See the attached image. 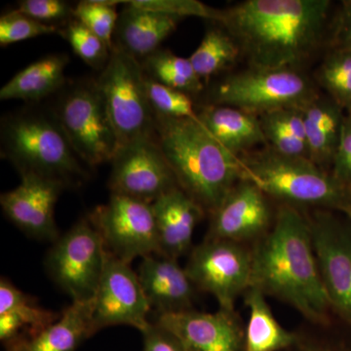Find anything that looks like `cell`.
Segmentation results:
<instances>
[{"label": "cell", "mask_w": 351, "mask_h": 351, "mask_svg": "<svg viewBox=\"0 0 351 351\" xmlns=\"http://www.w3.org/2000/svg\"><path fill=\"white\" fill-rule=\"evenodd\" d=\"M329 0H246L223 10L219 24L251 68L297 69L317 49Z\"/></svg>", "instance_id": "obj_1"}, {"label": "cell", "mask_w": 351, "mask_h": 351, "mask_svg": "<svg viewBox=\"0 0 351 351\" xmlns=\"http://www.w3.org/2000/svg\"><path fill=\"white\" fill-rule=\"evenodd\" d=\"M278 298L314 323L332 307L321 277L309 221L298 210H279L270 232L252 253L251 287Z\"/></svg>", "instance_id": "obj_2"}, {"label": "cell", "mask_w": 351, "mask_h": 351, "mask_svg": "<svg viewBox=\"0 0 351 351\" xmlns=\"http://www.w3.org/2000/svg\"><path fill=\"white\" fill-rule=\"evenodd\" d=\"M156 135L178 186L210 214L243 180L239 157L223 149L199 119L156 117Z\"/></svg>", "instance_id": "obj_3"}, {"label": "cell", "mask_w": 351, "mask_h": 351, "mask_svg": "<svg viewBox=\"0 0 351 351\" xmlns=\"http://www.w3.org/2000/svg\"><path fill=\"white\" fill-rule=\"evenodd\" d=\"M1 156L20 175L34 174L80 186L89 178L54 113L25 110L1 121Z\"/></svg>", "instance_id": "obj_4"}, {"label": "cell", "mask_w": 351, "mask_h": 351, "mask_svg": "<svg viewBox=\"0 0 351 351\" xmlns=\"http://www.w3.org/2000/svg\"><path fill=\"white\" fill-rule=\"evenodd\" d=\"M243 180L265 195L289 204L314 205L345 212L350 188L308 158L277 154L274 149L239 156Z\"/></svg>", "instance_id": "obj_5"}, {"label": "cell", "mask_w": 351, "mask_h": 351, "mask_svg": "<svg viewBox=\"0 0 351 351\" xmlns=\"http://www.w3.org/2000/svg\"><path fill=\"white\" fill-rule=\"evenodd\" d=\"M145 80L147 75L141 62L117 47L95 80L119 147L156 134V115L147 98Z\"/></svg>", "instance_id": "obj_6"}, {"label": "cell", "mask_w": 351, "mask_h": 351, "mask_svg": "<svg viewBox=\"0 0 351 351\" xmlns=\"http://www.w3.org/2000/svg\"><path fill=\"white\" fill-rule=\"evenodd\" d=\"M297 69H255L228 76L214 90V105L228 106L262 117L283 108H304L317 97Z\"/></svg>", "instance_id": "obj_7"}, {"label": "cell", "mask_w": 351, "mask_h": 351, "mask_svg": "<svg viewBox=\"0 0 351 351\" xmlns=\"http://www.w3.org/2000/svg\"><path fill=\"white\" fill-rule=\"evenodd\" d=\"M53 113L85 165L96 167L112 162L119 140L95 80L71 88L58 101Z\"/></svg>", "instance_id": "obj_8"}, {"label": "cell", "mask_w": 351, "mask_h": 351, "mask_svg": "<svg viewBox=\"0 0 351 351\" xmlns=\"http://www.w3.org/2000/svg\"><path fill=\"white\" fill-rule=\"evenodd\" d=\"M107 252L100 232L87 217L55 241L46 267L73 302L88 301L96 295Z\"/></svg>", "instance_id": "obj_9"}, {"label": "cell", "mask_w": 351, "mask_h": 351, "mask_svg": "<svg viewBox=\"0 0 351 351\" xmlns=\"http://www.w3.org/2000/svg\"><path fill=\"white\" fill-rule=\"evenodd\" d=\"M184 269L196 289L216 298L219 309L234 313L237 298L251 287L252 253L237 242L206 239Z\"/></svg>", "instance_id": "obj_10"}, {"label": "cell", "mask_w": 351, "mask_h": 351, "mask_svg": "<svg viewBox=\"0 0 351 351\" xmlns=\"http://www.w3.org/2000/svg\"><path fill=\"white\" fill-rule=\"evenodd\" d=\"M107 251L123 262L158 254L156 219L151 203L112 195L107 204L88 216Z\"/></svg>", "instance_id": "obj_11"}, {"label": "cell", "mask_w": 351, "mask_h": 351, "mask_svg": "<svg viewBox=\"0 0 351 351\" xmlns=\"http://www.w3.org/2000/svg\"><path fill=\"white\" fill-rule=\"evenodd\" d=\"M110 163L108 188L112 195L152 204L164 193L179 186L156 134L122 145Z\"/></svg>", "instance_id": "obj_12"}, {"label": "cell", "mask_w": 351, "mask_h": 351, "mask_svg": "<svg viewBox=\"0 0 351 351\" xmlns=\"http://www.w3.org/2000/svg\"><path fill=\"white\" fill-rule=\"evenodd\" d=\"M152 308L130 263L107 252L105 267L94 297L95 332L126 325L144 332L151 325Z\"/></svg>", "instance_id": "obj_13"}, {"label": "cell", "mask_w": 351, "mask_h": 351, "mask_svg": "<svg viewBox=\"0 0 351 351\" xmlns=\"http://www.w3.org/2000/svg\"><path fill=\"white\" fill-rule=\"evenodd\" d=\"M308 221L330 301L351 322V230L328 212H317Z\"/></svg>", "instance_id": "obj_14"}, {"label": "cell", "mask_w": 351, "mask_h": 351, "mask_svg": "<svg viewBox=\"0 0 351 351\" xmlns=\"http://www.w3.org/2000/svg\"><path fill=\"white\" fill-rule=\"evenodd\" d=\"M17 188L0 195V205L7 218L29 237L56 241L59 239L55 207L63 182L34 174H23Z\"/></svg>", "instance_id": "obj_15"}, {"label": "cell", "mask_w": 351, "mask_h": 351, "mask_svg": "<svg viewBox=\"0 0 351 351\" xmlns=\"http://www.w3.org/2000/svg\"><path fill=\"white\" fill-rule=\"evenodd\" d=\"M156 323L172 332L186 351H244L245 332L234 313L189 309L159 314Z\"/></svg>", "instance_id": "obj_16"}, {"label": "cell", "mask_w": 351, "mask_h": 351, "mask_svg": "<svg viewBox=\"0 0 351 351\" xmlns=\"http://www.w3.org/2000/svg\"><path fill=\"white\" fill-rule=\"evenodd\" d=\"M270 218L265 193L253 182L241 180L212 212L207 239L241 243L267 232Z\"/></svg>", "instance_id": "obj_17"}, {"label": "cell", "mask_w": 351, "mask_h": 351, "mask_svg": "<svg viewBox=\"0 0 351 351\" xmlns=\"http://www.w3.org/2000/svg\"><path fill=\"white\" fill-rule=\"evenodd\" d=\"M138 276L157 315L193 309L196 288L178 260L157 254L147 256L142 258Z\"/></svg>", "instance_id": "obj_18"}, {"label": "cell", "mask_w": 351, "mask_h": 351, "mask_svg": "<svg viewBox=\"0 0 351 351\" xmlns=\"http://www.w3.org/2000/svg\"><path fill=\"white\" fill-rule=\"evenodd\" d=\"M156 219L158 254L178 260L191 249L195 226L205 210L180 186L152 203Z\"/></svg>", "instance_id": "obj_19"}, {"label": "cell", "mask_w": 351, "mask_h": 351, "mask_svg": "<svg viewBox=\"0 0 351 351\" xmlns=\"http://www.w3.org/2000/svg\"><path fill=\"white\" fill-rule=\"evenodd\" d=\"M119 14L114 47L142 62L171 36L181 18L128 5Z\"/></svg>", "instance_id": "obj_20"}, {"label": "cell", "mask_w": 351, "mask_h": 351, "mask_svg": "<svg viewBox=\"0 0 351 351\" xmlns=\"http://www.w3.org/2000/svg\"><path fill=\"white\" fill-rule=\"evenodd\" d=\"M94 298L75 301L50 326L34 336L7 343L8 351H75L83 341L95 334Z\"/></svg>", "instance_id": "obj_21"}, {"label": "cell", "mask_w": 351, "mask_h": 351, "mask_svg": "<svg viewBox=\"0 0 351 351\" xmlns=\"http://www.w3.org/2000/svg\"><path fill=\"white\" fill-rule=\"evenodd\" d=\"M201 124L232 156L261 144H267L260 117L228 106L211 105L198 112Z\"/></svg>", "instance_id": "obj_22"}, {"label": "cell", "mask_w": 351, "mask_h": 351, "mask_svg": "<svg viewBox=\"0 0 351 351\" xmlns=\"http://www.w3.org/2000/svg\"><path fill=\"white\" fill-rule=\"evenodd\" d=\"M309 160L322 168L332 164L341 138L345 113L331 98L316 97L302 108Z\"/></svg>", "instance_id": "obj_23"}, {"label": "cell", "mask_w": 351, "mask_h": 351, "mask_svg": "<svg viewBox=\"0 0 351 351\" xmlns=\"http://www.w3.org/2000/svg\"><path fill=\"white\" fill-rule=\"evenodd\" d=\"M60 315L39 306L6 279L0 281V339L4 343L19 339L25 329L29 332L27 337L34 336L59 319Z\"/></svg>", "instance_id": "obj_24"}, {"label": "cell", "mask_w": 351, "mask_h": 351, "mask_svg": "<svg viewBox=\"0 0 351 351\" xmlns=\"http://www.w3.org/2000/svg\"><path fill=\"white\" fill-rule=\"evenodd\" d=\"M64 54L48 55L13 76L0 90V100L38 101L56 93L66 83L69 64Z\"/></svg>", "instance_id": "obj_25"}, {"label": "cell", "mask_w": 351, "mask_h": 351, "mask_svg": "<svg viewBox=\"0 0 351 351\" xmlns=\"http://www.w3.org/2000/svg\"><path fill=\"white\" fill-rule=\"evenodd\" d=\"M245 301L249 308V322L244 351H284L298 343L299 335L279 324L261 291L249 289Z\"/></svg>", "instance_id": "obj_26"}, {"label": "cell", "mask_w": 351, "mask_h": 351, "mask_svg": "<svg viewBox=\"0 0 351 351\" xmlns=\"http://www.w3.org/2000/svg\"><path fill=\"white\" fill-rule=\"evenodd\" d=\"M260 121L270 149L281 156L308 158L302 108L265 113L260 117Z\"/></svg>", "instance_id": "obj_27"}, {"label": "cell", "mask_w": 351, "mask_h": 351, "mask_svg": "<svg viewBox=\"0 0 351 351\" xmlns=\"http://www.w3.org/2000/svg\"><path fill=\"white\" fill-rule=\"evenodd\" d=\"M241 50L225 29H208L197 49L189 58L201 82H208L237 62Z\"/></svg>", "instance_id": "obj_28"}, {"label": "cell", "mask_w": 351, "mask_h": 351, "mask_svg": "<svg viewBox=\"0 0 351 351\" xmlns=\"http://www.w3.org/2000/svg\"><path fill=\"white\" fill-rule=\"evenodd\" d=\"M141 64L147 77L165 86L189 95L199 93L203 89V82L189 59L177 56L169 50H157Z\"/></svg>", "instance_id": "obj_29"}, {"label": "cell", "mask_w": 351, "mask_h": 351, "mask_svg": "<svg viewBox=\"0 0 351 351\" xmlns=\"http://www.w3.org/2000/svg\"><path fill=\"white\" fill-rule=\"evenodd\" d=\"M321 86L339 107L351 112V50L332 49L318 71Z\"/></svg>", "instance_id": "obj_30"}, {"label": "cell", "mask_w": 351, "mask_h": 351, "mask_svg": "<svg viewBox=\"0 0 351 351\" xmlns=\"http://www.w3.org/2000/svg\"><path fill=\"white\" fill-rule=\"evenodd\" d=\"M124 3L125 1L115 0H83L73 8V18L82 23L113 50L115 29L119 17L115 7L117 4Z\"/></svg>", "instance_id": "obj_31"}, {"label": "cell", "mask_w": 351, "mask_h": 351, "mask_svg": "<svg viewBox=\"0 0 351 351\" xmlns=\"http://www.w3.org/2000/svg\"><path fill=\"white\" fill-rule=\"evenodd\" d=\"M60 36L68 41L73 52L90 68L100 71L106 68L112 50L80 21L73 18L62 27Z\"/></svg>", "instance_id": "obj_32"}, {"label": "cell", "mask_w": 351, "mask_h": 351, "mask_svg": "<svg viewBox=\"0 0 351 351\" xmlns=\"http://www.w3.org/2000/svg\"><path fill=\"white\" fill-rule=\"evenodd\" d=\"M145 85L147 98L156 117L199 119L189 94L165 86L147 76Z\"/></svg>", "instance_id": "obj_33"}, {"label": "cell", "mask_w": 351, "mask_h": 351, "mask_svg": "<svg viewBox=\"0 0 351 351\" xmlns=\"http://www.w3.org/2000/svg\"><path fill=\"white\" fill-rule=\"evenodd\" d=\"M62 27L43 24L17 9L3 14L0 18V45H10L41 36L59 34Z\"/></svg>", "instance_id": "obj_34"}, {"label": "cell", "mask_w": 351, "mask_h": 351, "mask_svg": "<svg viewBox=\"0 0 351 351\" xmlns=\"http://www.w3.org/2000/svg\"><path fill=\"white\" fill-rule=\"evenodd\" d=\"M126 4L175 16L181 19L184 17H199L219 23L223 16V10L212 8L197 0H130L126 1Z\"/></svg>", "instance_id": "obj_35"}, {"label": "cell", "mask_w": 351, "mask_h": 351, "mask_svg": "<svg viewBox=\"0 0 351 351\" xmlns=\"http://www.w3.org/2000/svg\"><path fill=\"white\" fill-rule=\"evenodd\" d=\"M73 8L63 0H23L17 10L43 24L62 27L73 19Z\"/></svg>", "instance_id": "obj_36"}, {"label": "cell", "mask_w": 351, "mask_h": 351, "mask_svg": "<svg viewBox=\"0 0 351 351\" xmlns=\"http://www.w3.org/2000/svg\"><path fill=\"white\" fill-rule=\"evenodd\" d=\"M332 165L334 177L351 188V112L345 115L338 149Z\"/></svg>", "instance_id": "obj_37"}, {"label": "cell", "mask_w": 351, "mask_h": 351, "mask_svg": "<svg viewBox=\"0 0 351 351\" xmlns=\"http://www.w3.org/2000/svg\"><path fill=\"white\" fill-rule=\"evenodd\" d=\"M143 335L144 351H186L172 332L156 323H151Z\"/></svg>", "instance_id": "obj_38"}, {"label": "cell", "mask_w": 351, "mask_h": 351, "mask_svg": "<svg viewBox=\"0 0 351 351\" xmlns=\"http://www.w3.org/2000/svg\"><path fill=\"white\" fill-rule=\"evenodd\" d=\"M332 49L351 50V0L341 2L332 27Z\"/></svg>", "instance_id": "obj_39"}, {"label": "cell", "mask_w": 351, "mask_h": 351, "mask_svg": "<svg viewBox=\"0 0 351 351\" xmlns=\"http://www.w3.org/2000/svg\"><path fill=\"white\" fill-rule=\"evenodd\" d=\"M289 350L292 351H351V350L343 348V346L302 339L301 337H300L298 343Z\"/></svg>", "instance_id": "obj_40"}, {"label": "cell", "mask_w": 351, "mask_h": 351, "mask_svg": "<svg viewBox=\"0 0 351 351\" xmlns=\"http://www.w3.org/2000/svg\"><path fill=\"white\" fill-rule=\"evenodd\" d=\"M345 213L348 215V218H350L351 221V188L350 193V200H348V206H346V208Z\"/></svg>", "instance_id": "obj_41"}]
</instances>
